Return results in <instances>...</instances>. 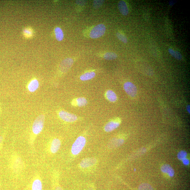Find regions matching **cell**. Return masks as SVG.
<instances>
[{
  "label": "cell",
  "instance_id": "1",
  "mask_svg": "<svg viewBox=\"0 0 190 190\" xmlns=\"http://www.w3.org/2000/svg\"><path fill=\"white\" fill-rule=\"evenodd\" d=\"M86 143V139L84 137H78L73 144L72 153L74 155H77L82 151Z\"/></svg>",
  "mask_w": 190,
  "mask_h": 190
},
{
  "label": "cell",
  "instance_id": "2",
  "mask_svg": "<svg viewBox=\"0 0 190 190\" xmlns=\"http://www.w3.org/2000/svg\"><path fill=\"white\" fill-rule=\"evenodd\" d=\"M45 117L43 115L37 116L34 121L32 126L33 133L38 135L42 131L44 125Z\"/></svg>",
  "mask_w": 190,
  "mask_h": 190
},
{
  "label": "cell",
  "instance_id": "3",
  "mask_svg": "<svg viewBox=\"0 0 190 190\" xmlns=\"http://www.w3.org/2000/svg\"><path fill=\"white\" fill-rule=\"evenodd\" d=\"M106 31V27L104 25L100 24L96 25L91 30L90 36L92 39H97L103 36Z\"/></svg>",
  "mask_w": 190,
  "mask_h": 190
},
{
  "label": "cell",
  "instance_id": "4",
  "mask_svg": "<svg viewBox=\"0 0 190 190\" xmlns=\"http://www.w3.org/2000/svg\"><path fill=\"white\" fill-rule=\"evenodd\" d=\"M124 89L126 93L131 97H135L137 95V88L132 82H127L125 83Z\"/></svg>",
  "mask_w": 190,
  "mask_h": 190
},
{
  "label": "cell",
  "instance_id": "5",
  "mask_svg": "<svg viewBox=\"0 0 190 190\" xmlns=\"http://www.w3.org/2000/svg\"><path fill=\"white\" fill-rule=\"evenodd\" d=\"M59 115L60 118L66 122H73L78 120L77 116L74 114L65 111H60Z\"/></svg>",
  "mask_w": 190,
  "mask_h": 190
},
{
  "label": "cell",
  "instance_id": "6",
  "mask_svg": "<svg viewBox=\"0 0 190 190\" xmlns=\"http://www.w3.org/2000/svg\"><path fill=\"white\" fill-rule=\"evenodd\" d=\"M121 121L118 118L113 119L109 121L105 125L104 130L106 132H110L118 127L120 125Z\"/></svg>",
  "mask_w": 190,
  "mask_h": 190
},
{
  "label": "cell",
  "instance_id": "7",
  "mask_svg": "<svg viewBox=\"0 0 190 190\" xmlns=\"http://www.w3.org/2000/svg\"><path fill=\"white\" fill-rule=\"evenodd\" d=\"M73 62V60L70 58H68L63 60L59 66L60 71L63 73L67 72L72 67Z\"/></svg>",
  "mask_w": 190,
  "mask_h": 190
},
{
  "label": "cell",
  "instance_id": "8",
  "mask_svg": "<svg viewBox=\"0 0 190 190\" xmlns=\"http://www.w3.org/2000/svg\"><path fill=\"white\" fill-rule=\"evenodd\" d=\"M97 160L95 158H85L81 161L80 166L82 168H88L95 164Z\"/></svg>",
  "mask_w": 190,
  "mask_h": 190
},
{
  "label": "cell",
  "instance_id": "9",
  "mask_svg": "<svg viewBox=\"0 0 190 190\" xmlns=\"http://www.w3.org/2000/svg\"><path fill=\"white\" fill-rule=\"evenodd\" d=\"M88 103V101L84 97H79L73 99L72 102V105L73 106L78 107H83L87 105Z\"/></svg>",
  "mask_w": 190,
  "mask_h": 190
},
{
  "label": "cell",
  "instance_id": "10",
  "mask_svg": "<svg viewBox=\"0 0 190 190\" xmlns=\"http://www.w3.org/2000/svg\"><path fill=\"white\" fill-rule=\"evenodd\" d=\"M161 171L169 177H173L174 175L175 172L172 167L168 164H164L161 167Z\"/></svg>",
  "mask_w": 190,
  "mask_h": 190
},
{
  "label": "cell",
  "instance_id": "11",
  "mask_svg": "<svg viewBox=\"0 0 190 190\" xmlns=\"http://www.w3.org/2000/svg\"><path fill=\"white\" fill-rule=\"evenodd\" d=\"M118 6L119 11L123 16H127L129 14L128 7L125 1H121L119 2Z\"/></svg>",
  "mask_w": 190,
  "mask_h": 190
},
{
  "label": "cell",
  "instance_id": "12",
  "mask_svg": "<svg viewBox=\"0 0 190 190\" xmlns=\"http://www.w3.org/2000/svg\"><path fill=\"white\" fill-rule=\"evenodd\" d=\"M125 140L121 138H113L108 144V147L110 148H114L120 146L124 143Z\"/></svg>",
  "mask_w": 190,
  "mask_h": 190
},
{
  "label": "cell",
  "instance_id": "13",
  "mask_svg": "<svg viewBox=\"0 0 190 190\" xmlns=\"http://www.w3.org/2000/svg\"><path fill=\"white\" fill-rule=\"evenodd\" d=\"M61 144V143L59 139L55 138L53 139L50 147V151L53 154L57 153L59 150Z\"/></svg>",
  "mask_w": 190,
  "mask_h": 190
},
{
  "label": "cell",
  "instance_id": "14",
  "mask_svg": "<svg viewBox=\"0 0 190 190\" xmlns=\"http://www.w3.org/2000/svg\"><path fill=\"white\" fill-rule=\"evenodd\" d=\"M105 96L107 100L111 102H115L117 100V97L116 93L111 90L106 91Z\"/></svg>",
  "mask_w": 190,
  "mask_h": 190
},
{
  "label": "cell",
  "instance_id": "15",
  "mask_svg": "<svg viewBox=\"0 0 190 190\" xmlns=\"http://www.w3.org/2000/svg\"><path fill=\"white\" fill-rule=\"evenodd\" d=\"M39 86V81L36 79L32 80L28 85V89L30 92H34L36 91Z\"/></svg>",
  "mask_w": 190,
  "mask_h": 190
},
{
  "label": "cell",
  "instance_id": "16",
  "mask_svg": "<svg viewBox=\"0 0 190 190\" xmlns=\"http://www.w3.org/2000/svg\"><path fill=\"white\" fill-rule=\"evenodd\" d=\"M96 75L94 72H88L80 76V79L82 81H86L92 79Z\"/></svg>",
  "mask_w": 190,
  "mask_h": 190
},
{
  "label": "cell",
  "instance_id": "17",
  "mask_svg": "<svg viewBox=\"0 0 190 190\" xmlns=\"http://www.w3.org/2000/svg\"><path fill=\"white\" fill-rule=\"evenodd\" d=\"M55 37L59 41H61L64 37V34L61 28L59 27L55 28L54 29Z\"/></svg>",
  "mask_w": 190,
  "mask_h": 190
},
{
  "label": "cell",
  "instance_id": "18",
  "mask_svg": "<svg viewBox=\"0 0 190 190\" xmlns=\"http://www.w3.org/2000/svg\"><path fill=\"white\" fill-rule=\"evenodd\" d=\"M168 52L169 54L176 59L179 60H182V54L178 51L174 50L171 49H168Z\"/></svg>",
  "mask_w": 190,
  "mask_h": 190
},
{
  "label": "cell",
  "instance_id": "19",
  "mask_svg": "<svg viewBox=\"0 0 190 190\" xmlns=\"http://www.w3.org/2000/svg\"><path fill=\"white\" fill-rule=\"evenodd\" d=\"M42 182L39 179H36L33 182L32 186V190H42Z\"/></svg>",
  "mask_w": 190,
  "mask_h": 190
},
{
  "label": "cell",
  "instance_id": "20",
  "mask_svg": "<svg viewBox=\"0 0 190 190\" xmlns=\"http://www.w3.org/2000/svg\"><path fill=\"white\" fill-rule=\"evenodd\" d=\"M117 57L115 53L110 52L106 53L103 55V58L107 60H112L116 59Z\"/></svg>",
  "mask_w": 190,
  "mask_h": 190
},
{
  "label": "cell",
  "instance_id": "21",
  "mask_svg": "<svg viewBox=\"0 0 190 190\" xmlns=\"http://www.w3.org/2000/svg\"><path fill=\"white\" fill-rule=\"evenodd\" d=\"M139 190H154L150 184L148 183L141 184L138 187Z\"/></svg>",
  "mask_w": 190,
  "mask_h": 190
},
{
  "label": "cell",
  "instance_id": "22",
  "mask_svg": "<svg viewBox=\"0 0 190 190\" xmlns=\"http://www.w3.org/2000/svg\"><path fill=\"white\" fill-rule=\"evenodd\" d=\"M116 36H117L118 39L120 40L121 41L125 43V44L127 43L128 40L125 35L121 33L120 32H117L116 33Z\"/></svg>",
  "mask_w": 190,
  "mask_h": 190
},
{
  "label": "cell",
  "instance_id": "23",
  "mask_svg": "<svg viewBox=\"0 0 190 190\" xmlns=\"http://www.w3.org/2000/svg\"><path fill=\"white\" fill-rule=\"evenodd\" d=\"M187 154L186 151L182 150L179 151L177 154V158L179 159L182 161L185 158H186Z\"/></svg>",
  "mask_w": 190,
  "mask_h": 190
},
{
  "label": "cell",
  "instance_id": "24",
  "mask_svg": "<svg viewBox=\"0 0 190 190\" xmlns=\"http://www.w3.org/2000/svg\"><path fill=\"white\" fill-rule=\"evenodd\" d=\"M104 2V1H97V0H95V1L93 2V6L95 9H98L102 6Z\"/></svg>",
  "mask_w": 190,
  "mask_h": 190
},
{
  "label": "cell",
  "instance_id": "25",
  "mask_svg": "<svg viewBox=\"0 0 190 190\" xmlns=\"http://www.w3.org/2000/svg\"><path fill=\"white\" fill-rule=\"evenodd\" d=\"M23 33L25 36L27 37H29L32 36V31L31 29L26 28L23 30Z\"/></svg>",
  "mask_w": 190,
  "mask_h": 190
},
{
  "label": "cell",
  "instance_id": "26",
  "mask_svg": "<svg viewBox=\"0 0 190 190\" xmlns=\"http://www.w3.org/2000/svg\"><path fill=\"white\" fill-rule=\"evenodd\" d=\"M76 3L80 6H84L86 3V2L85 1H76Z\"/></svg>",
  "mask_w": 190,
  "mask_h": 190
},
{
  "label": "cell",
  "instance_id": "27",
  "mask_svg": "<svg viewBox=\"0 0 190 190\" xmlns=\"http://www.w3.org/2000/svg\"><path fill=\"white\" fill-rule=\"evenodd\" d=\"M182 162L185 165L188 166L190 162L188 159L187 158H185L184 160H182Z\"/></svg>",
  "mask_w": 190,
  "mask_h": 190
},
{
  "label": "cell",
  "instance_id": "28",
  "mask_svg": "<svg viewBox=\"0 0 190 190\" xmlns=\"http://www.w3.org/2000/svg\"><path fill=\"white\" fill-rule=\"evenodd\" d=\"M186 109H187V112H188V113H189L190 114V106L189 105H187L186 106Z\"/></svg>",
  "mask_w": 190,
  "mask_h": 190
},
{
  "label": "cell",
  "instance_id": "29",
  "mask_svg": "<svg viewBox=\"0 0 190 190\" xmlns=\"http://www.w3.org/2000/svg\"><path fill=\"white\" fill-rule=\"evenodd\" d=\"M2 139H3V138H2V137H0V146H1V143H2Z\"/></svg>",
  "mask_w": 190,
  "mask_h": 190
},
{
  "label": "cell",
  "instance_id": "30",
  "mask_svg": "<svg viewBox=\"0 0 190 190\" xmlns=\"http://www.w3.org/2000/svg\"><path fill=\"white\" fill-rule=\"evenodd\" d=\"M173 2H169V5L170 6H173V5H174V3H173Z\"/></svg>",
  "mask_w": 190,
  "mask_h": 190
},
{
  "label": "cell",
  "instance_id": "31",
  "mask_svg": "<svg viewBox=\"0 0 190 190\" xmlns=\"http://www.w3.org/2000/svg\"><path fill=\"white\" fill-rule=\"evenodd\" d=\"M88 190H94L93 189L92 187H90L89 188Z\"/></svg>",
  "mask_w": 190,
  "mask_h": 190
}]
</instances>
